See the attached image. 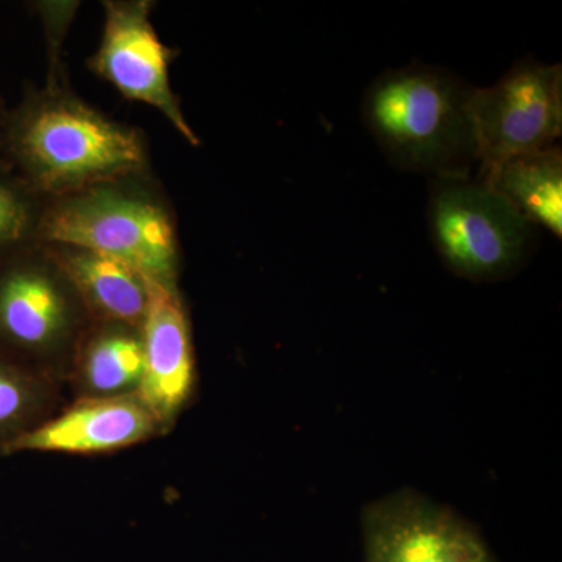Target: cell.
<instances>
[{
  "label": "cell",
  "instance_id": "1",
  "mask_svg": "<svg viewBox=\"0 0 562 562\" xmlns=\"http://www.w3.org/2000/svg\"><path fill=\"white\" fill-rule=\"evenodd\" d=\"M0 160L44 201L151 171L149 140L65 83L24 91L0 117Z\"/></svg>",
  "mask_w": 562,
  "mask_h": 562
},
{
  "label": "cell",
  "instance_id": "14",
  "mask_svg": "<svg viewBox=\"0 0 562 562\" xmlns=\"http://www.w3.org/2000/svg\"><path fill=\"white\" fill-rule=\"evenodd\" d=\"M44 387L32 366L0 353V449H7L22 432L35 427L33 420L44 405Z\"/></svg>",
  "mask_w": 562,
  "mask_h": 562
},
{
  "label": "cell",
  "instance_id": "10",
  "mask_svg": "<svg viewBox=\"0 0 562 562\" xmlns=\"http://www.w3.org/2000/svg\"><path fill=\"white\" fill-rule=\"evenodd\" d=\"M160 427L136 392L117 397H85L60 416L22 432L3 452H114L146 441Z\"/></svg>",
  "mask_w": 562,
  "mask_h": 562
},
{
  "label": "cell",
  "instance_id": "6",
  "mask_svg": "<svg viewBox=\"0 0 562 562\" xmlns=\"http://www.w3.org/2000/svg\"><path fill=\"white\" fill-rule=\"evenodd\" d=\"M476 166L483 180L502 162L557 146L562 135V69L525 58L497 83L473 88Z\"/></svg>",
  "mask_w": 562,
  "mask_h": 562
},
{
  "label": "cell",
  "instance_id": "7",
  "mask_svg": "<svg viewBox=\"0 0 562 562\" xmlns=\"http://www.w3.org/2000/svg\"><path fill=\"white\" fill-rule=\"evenodd\" d=\"M155 5L151 0H105L101 41L88 57V69L127 101L157 110L181 138L198 147L201 138L171 83V65L180 50L158 35L151 22Z\"/></svg>",
  "mask_w": 562,
  "mask_h": 562
},
{
  "label": "cell",
  "instance_id": "12",
  "mask_svg": "<svg viewBox=\"0 0 562 562\" xmlns=\"http://www.w3.org/2000/svg\"><path fill=\"white\" fill-rule=\"evenodd\" d=\"M72 362L88 397L135 394L144 372L140 328L92 322Z\"/></svg>",
  "mask_w": 562,
  "mask_h": 562
},
{
  "label": "cell",
  "instance_id": "18",
  "mask_svg": "<svg viewBox=\"0 0 562 562\" xmlns=\"http://www.w3.org/2000/svg\"><path fill=\"white\" fill-rule=\"evenodd\" d=\"M3 111H5V102H3L2 91H0V117H2Z\"/></svg>",
  "mask_w": 562,
  "mask_h": 562
},
{
  "label": "cell",
  "instance_id": "4",
  "mask_svg": "<svg viewBox=\"0 0 562 562\" xmlns=\"http://www.w3.org/2000/svg\"><path fill=\"white\" fill-rule=\"evenodd\" d=\"M428 224L436 250L454 276L479 281L508 279L536 244V227L483 181L435 180Z\"/></svg>",
  "mask_w": 562,
  "mask_h": 562
},
{
  "label": "cell",
  "instance_id": "2",
  "mask_svg": "<svg viewBox=\"0 0 562 562\" xmlns=\"http://www.w3.org/2000/svg\"><path fill=\"white\" fill-rule=\"evenodd\" d=\"M472 92L449 70L414 63L369 85L362 121L395 168L435 180L468 179L476 166Z\"/></svg>",
  "mask_w": 562,
  "mask_h": 562
},
{
  "label": "cell",
  "instance_id": "11",
  "mask_svg": "<svg viewBox=\"0 0 562 562\" xmlns=\"http://www.w3.org/2000/svg\"><path fill=\"white\" fill-rule=\"evenodd\" d=\"M66 273L92 322L143 327L149 280L127 262L68 244H41Z\"/></svg>",
  "mask_w": 562,
  "mask_h": 562
},
{
  "label": "cell",
  "instance_id": "8",
  "mask_svg": "<svg viewBox=\"0 0 562 562\" xmlns=\"http://www.w3.org/2000/svg\"><path fill=\"white\" fill-rule=\"evenodd\" d=\"M361 525L366 562H472L490 552L462 517L413 491L372 502Z\"/></svg>",
  "mask_w": 562,
  "mask_h": 562
},
{
  "label": "cell",
  "instance_id": "5",
  "mask_svg": "<svg viewBox=\"0 0 562 562\" xmlns=\"http://www.w3.org/2000/svg\"><path fill=\"white\" fill-rule=\"evenodd\" d=\"M91 324L46 247L35 244L0 262V353L29 366L72 361Z\"/></svg>",
  "mask_w": 562,
  "mask_h": 562
},
{
  "label": "cell",
  "instance_id": "13",
  "mask_svg": "<svg viewBox=\"0 0 562 562\" xmlns=\"http://www.w3.org/2000/svg\"><path fill=\"white\" fill-rule=\"evenodd\" d=\"M480 181L497 191L535 227H543L561 238V147L514 157Z\"/></svg>",
  "mask_w": 562,
  "mask_h": 562
},
{
  "label": "cell",
  "instance_id": "17",
  "mask_svg": "<svg viewBox=\"0 0 562 562\" xmlns=\"http://www.w3.org/2000/svg\"><path fill=\"white\" fill-rule=\"evenodd\" d=\"M472 562H497V561H495L494 558H492L491 552H486V553L482 554V557L476 558V560L472 561Z\"/></svg>",
  "mask_w": 562,
  "mask_h": 562
},
{
  "label": "cell",
  "instance_id": "9",
  "mask_svg": "<svg viewBox=\"0 0 562 562\" xmlns=\"http://www.w3.org/2000/svg\"><path fill=\"white\" fill-rule=\"evenodd\" d=\"M147 280L149 302L140 327L144 372L136 394L162 425L172 420L190 397L194 349L179 283Z\"/></svg>",
  "mask_w": 562,
  "mask_h": 562
},
{
  "label": "cell",
  "instance_id": "15",
  "mask_svg": "<svg viewBox=\"0 0 562 562\" xmlns=\"http://www.w3.org/2000/svg\"><path fill=\"white\" fill-rule=\"evenodd\" d=\"M44 206L46 201L0 160V262L40 244Z\"/></svg>",
  "mask_w": 562,
  "mask_h": 562
},
{
  "label": "cell",
  "instance_id": "16",
  "mask_svg": "<svg viewBox=\"0 0 562 562\" xmlns=\"http://www.w3.org/2000/svg\"><path fill=\"white\" fill-rule=\"evenodd\" d=\"M32 5L43 24L46 38L47 74L44 83H65L69 81L68 68L65 65L66 40L74 18L80 10V2L43 0Z\"/></svg>",
  "mask_w": 562,
  "mask_h": 562
},
{
  "label": "cell",
  "instance_id": "3",
  "mask_svg": "<svg viewBox=\"0 0 562 562\" xmlns=\"http://www.w3.org/2000/svg\"><path fill=\"white\" fill-rule=\"evenodd\" d=\"M38 241L99 251L127 262L147 279L179 283V221L154 171L116 177L46 201Z\"/></svg>",
  "mask_w": 562,
  "mask_h": 562
}]
</instances>
